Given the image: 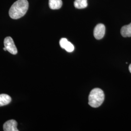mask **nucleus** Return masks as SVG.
I'll return each mask as SVG.
<instances>
[{
    "label": "nucleus",
    "instance_id": "obj_1",
    "mask_svg": "<svg viewBox=\"0 0 131 131\" xmlns=\"http://www.w3.org/2000/svg\"><path fill=\"white\" fill-rule=\"evenodd\" d=\"M29 7L27 0H18L10 8L9 15L11 18L17 19L23 17L26 13Z\"/></svg>",
    "mask_w": 131,
    "mask_h": 131
},
{
    "label": "nucleus",
    "instance_id": "obj_2",
    "mask_svg": "<svg viewBox=\"0 0 131 131\" xmlns=\"http://www.w3.org/2000/svg\"><path fill=\"white\" fill-rule=\"evenodd\" d=\"M104 100V94L103 91L100 89L95 88L89 94V104L92 107H98L103 103Z\"/></svg>",
    "mask_w": 131,
    "mask_h": 131
},
{
    "label": "nucleus",
    "instance_id": "obj_3",
    "mask_svg": "<svg viewBox=\"0 0 131 131\" xmlns=\"http://www.w3.org/2000/svg\"><path fill=\"white\" fill-rule=\"evenodd\" d=\"M4 45L7 51L10 53L15 55L17 53L18 50L16 47L13 39L10 37L5 38L4 40Z\"/></svg>",
    "mask_w": 131,
    "mask_h": 131
},
{
    "label": "nucleus",
    "instance_id": "obj_4",
    "mask_svg": "<svg viewBox=\"0 0 131 131\" xmlns=\"http://www.w3.org/2000/svg\"><path fill=\"white\" fill-rule=\"evenodd\" d=\"M105 33V27L103 24H97L94 30V36L97 39L103 38Z\"/></svg>",
    "mask_w": 131,
    "mask_h": 131
},
{
    "label": "nucleus",
    "instance_id": "obj_5",
    "mask_svg": "<svg viewBox=\"0 0 131 131\" xmlns=\"http://www.w3.org/2000/svg\"><path fill=\"white\" fill-rule=\"evenodd\" d=\"M18 123L13 119H11L5 122L4 125L3 129L5 131H19L17 129Z\"/></svg>",
    "mask_w": 131,
    "mask_h": 131
},
{
    "label": "nucleus",
    "instance_id": "obj_6",
    "mask_svg": "<svg viewBox=\"0 0 131 131\" xmlns=\"http://www.w3.org/2000/svg\"><path fill=\"white\" fill-rule=\"evenodd\" d=\"M60 45L62 49H64L67 52H73L74 50V47L73 45L69 42L67 39L65 38H61L59 42Z\"/></svg>",
    "mask_w": 131,
    "mask_h": 131
},
{
    "label": "nucleus",
    "instance_id": "obj_7",
    "mask_svg": "<svg viewBox=\"0 0 131 131\" xmlns=\"http://www.w3.org/2000/svg\"><path fill=\"white\" fill-rule=\"evenodd\" d=\"M62 0H49V5L51 9L53 10L60 9L62 6Z\"/></svg>",
    "mask_w": 131,
    "mask_h": 131
},
{
    "label": "nucleus",
    "instance_id": "obj_8",
    "mask_svg": "<svg viewBox=\"0 0 131 131\" xmlns=\"http://www.w3.org/2000/svg\"><path fill=\"white\" fill-rule=\"evenodd\" d=\"M11 102V98L7 94H0V106L8 104Z\"/></svg>",
    "mask_w": 131,
    "mask_h": 131
},
{
    "label": "nucleus",
    "instance_id": "obj_9",
    "mask_svg": "<svg viewBox=\"0 0 131 131\" xmlns=\"http://www.w3.org/2000/svg\"><path fill=\"white\" fill-rule=\"evenodd\" d=\"M121 33L122 37L124 38L131 37V24L123 26L121 31Z\"/></svg>",
    "mask_w": 131,
    "mask_h": 131
},
{
    "label": "nucleus",
    "instance_id": "obj_10",
    "mask_svg": "<svg viewBox=\"0 0 131 131\" xmlns=\"http://www.w3.org/2000/svg\"><path fill=\"white\" fill-rule=\"evenodd\" d=\"M74 5L76 8L83 9L87 7V0H75Z\"/></svg>",
    "mask_w": 131,
    "mask_h": 131
},
{
    "label": "nucleus",
    "instance_id": "obj_11",
    "mask_svg": "<svg viewBox=\"0 0 131 131\" xmlns=\"http://www.w3.org/2000/svg\"><path fill=\"white\" fill-rule=\"evenodd\" d=\"M129 71H130V72L131 73V64L129 66Z\"/></svg>",
    "mask_w": 131,
    "mask_h": 131
},
{
    "label": "nucleus",
    "instance_id": "obj_12",
    "mask_svg": "<svg viewBox=\"0 0 131 131\" xmlns=\"http://www.w3.org/2000/svg\"><path fill=\"white\" fill-rule=\"evenodd\" d=\"M4 49V50L5 51H7V50H6V48H5V47L4 48V49Z\"/></svg>",
    "mask_w": 131,
    "mask_h": 131
}]
</instances>
